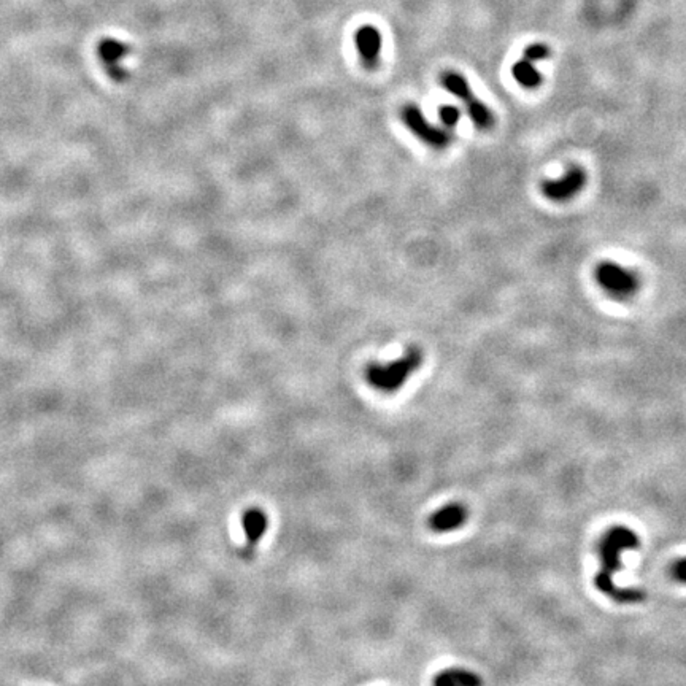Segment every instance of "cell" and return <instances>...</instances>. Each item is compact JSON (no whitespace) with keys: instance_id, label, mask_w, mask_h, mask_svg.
Returning <instances> with one entry per match:
<instances>
[{"instance_id":"obj_1","label":"cell","mask_w":686,"mask_h":686,"mask_svg":"<svg viewBox=\"0 0 686 686\" xmlns=\"http://www.w3.org/2000/svg\"><path fill=\"white\" fill-rule=\"evenodd\" d=\"M639 536L623 526L610 529L599 543L601 569L594 577V585L602 594H606V596L620 604H635L645 599V594L640 590H634V588L621 590L613 581V575L621 569V554L626 550L639 548Z\"/></svg>"},{"instance_id":"obj_2","label":"cell","mask_w":686,"mask_h":686,"mask_svg":"<svg viewBox=\"0 0 686 686\" xmlns=\"http://www.w3.org/2000/svg\"><path fill=\"white\" fill-rule=\"evenodd\" d=\"M423 351L412 347L405 351L401 359L392 361L390 364H369L365 367V381L374 390L391 394L401 390L413 372H417L423 364Z\"/></svg>"},{"instance_id":"obj_3","label":"cell","mask_w":686,"mask_h":686,"mask_svg":"<svg viewBox=\"0 0 686 686\" xmlns=\"http://www.w3.org/2000/svg\"><path fill=\"white\" fill-rule=\"evenodd\" d=\"M594 277L602 289L617 299H628L640 288L639 275L617 262H601L594 270Z\"/></svg>"},{"instance_id":"obj_4","label":"cell","mask_w":686,"mask_h":686,"mask_svg":"<svg viewBox=\"0 0 686 686\" xmlns=\"http://www.w3.org/2000/svg\"><path fill=\"white\" fill-rule=\"evenodd\" d=\"M402 123L418 137L421 142L429 145L432 148H445L451 143V134L446 127H439L426 120L424 113L415 104H407L401 111Z\"/></svg>"},{"instance_id":"obj_5","label":"cell","mask_w":686,"mask_h":686,"mask_svg":"<svg viewBox=\"0 0 686 686\" xmlns=\"http://www.w3.org/2000/svg\"><path fill=\"white\" fill-rule=\"evenodd\" d=\"M586 185V172L581 167H570L563 177L542 183V192L550 201L564 202L575 197Z\"/></svg>"},{"instance_id":"obj_6","label":"cell","mask_w":686,"mask_h":686,"mask_svg":"<svg viewBox=\"0 0 686 686\" xmlns=\"http://www.w3.org/2000/svg\"><path fill=\"white\" fill-rule=\"evenodd\" d=\"M129 53H131V46L116 39H111V37H105L97 45V56L104 64L110 78L116 83H123L129 78L127 70L120 66L121 59L126 57Z\"/></svg>"},{"instance_id":"obj_7","label":"cell","mask_w":686,"mask_h":686,"mask_svg":"<svg viewBox=\"0 0 686 686\" xmlns=\"http://www.w3.org/2000/svg\"><path fill=\"white\" fill-rule=\"evenodd\" d=\"M354 43L364 67L375 69L378 66V61H380L383 48V37L380 30L369 24L359 27L354 34Z\"/></svg>"},{"instance_id":"obj_8","label":"cell","mask_w":686,"mask_h":686,"mask_svg":"<svg viewBox=\"0 0 686 686\" xmlns=\"http://www.w3.org/2000/svg\"><path fill=\"white\" fill-rule=\"evenodd\" d=\"M242 526L245 531L246 547L243 550V558L251 559L256 552L259 540L264 537V534L269 529V518L264 510L261 509H248L242 516Z\"/></svg>"},{"instance_id":"obj_9","label":"cell","mask_w":686,"mask_h":686,"mask_svg":"<svg viewBox=\"0 0 686 686\" xmlns=\"http://www.w3.org/2000/svg\"><path fill=\"white\" fill-rule=\"evenodd\" d=\"M467 509L462 504H448L432 513L428 525L434 532H451L462 527L467 521Z\"/></svg>"},{"instance_id":"obj_10","label":"cell","mask_w":686,"mask_h":686,"mask_svg":"<svg viewBox=\"0 0 686 686\" xmlns=\"http://www.w3.org/2000/svg\"><path fill=\"white\" fill-rule=\"evenodd\" d=\"M440 83L448 91V93L455 96L456 99L462 100L464 105H467L469 102H472L475 99L472 88L469 86L467 80L464 78L461 73L453 72V70H448V72L442 73Z\"/></svg>"},{"instance_id":"obj_11","label":"cell","mask_w":686,"mask_h":686,"mask_svg":"<svg viewBox=\"0 0 686 686\" xmlns=\"http://www.w3.org/2000/svg\"><path fill=\"white\" fill-rule=\"evenodd\" d=\"M434 683L440 686H477L482 683V678L462 669H450L437 675Z\"/></svg>"},{"instance_id":"obj_12","label":"cell","mask_w":686,"mask_h":686,"mask_svg":"<svg viewBox=\"0 0 686 686\" xmlns=\"http://www.w3.org/2000/svg\"><path fill=\"white\" fill-rule=\"evenodd\" d=\"M512 73L513 78L527 89L537 88V86L542 83V75H540L536 66H534V62L527 61V59H521V61L515 62V66L512 69Z\"/></svg>"},{"instance_id":"obj_13","label":"cell","mask_w":686,"mask_h":686,"mask_svg":"<svg viewBox=\"0 0 686 686\" xmlns=\"http://www.w3.org/2000/svg\"><path fill=\"white\" fill-rule=\"evenodd\" d=\"M466 110H467L469 118H471L475 126H477L478 129L493 127V124H494L493 111L489 110L488 105H485L482 100L477 99V97H475L472 102H469V104L466 105Z\"/></svg>"},{"instance_id":"obj_14","label":"cell","mask_w":686,"mask_h":686,"mask_svg":"<svg viewBox=\"0 0 686 686\" xmlns=\"http://www.w3.org/2000/svg\"><path fill=\"white\" fill-rule=\"evenodd\" d=\"M439 118L446 129H451L461 121V110L455 105H442L439 108Z\"/></svg>"},{"instance_id":"obj_15","label":"cell","mask_w":686,"mask_h":686,"mask_svg":"<svg viewBox=\"0 0 686 686\" xmlns=\"http://www.w3.org/2000/svg\"><path fill=\"white\" fill-rule=\"evenodd\" d=\"M550 57V48L543 43H534V45H529L525 50V59L531 62L543 61V59Z\"/></svg>"},{"instance_id":"obj_16","label":"cell","mask_w":686,"mask_h":686,"mask_svg":"<svg viewBox=\"0 0 686 686\" xmlns=\"http://www.w3.org/2000/svg\"><path fill=\"white\" fill-rule=\"evenodd\" d=\"M672 577L680 583H686V558L678 559L672 566Z\"/></svg>"}]
</instances>
